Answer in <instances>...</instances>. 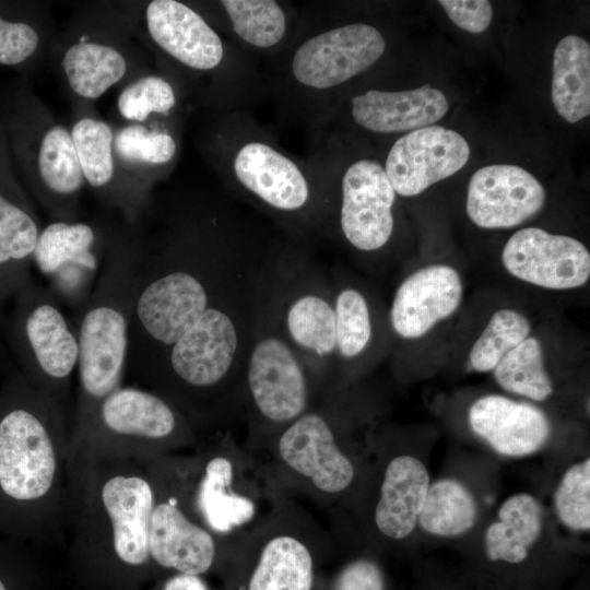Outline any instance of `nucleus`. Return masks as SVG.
Returning <instances> with one entry per match:
<instances>
[{
    "mask_svg": "<svg viewBox=\"0 0 590 590\" xmlns=\"http://www.w3.org/2000/svg\"><path fill=\"white\" fill-rule=\"evenodd\" d=\"M557 520L569 531L590 530V458L570 464L553 494Z\"/></svg>",
    "mask_w": 590,
    "mask_h": 590,
    "instance_id": "nucleus-38",
    "label": "nucleus"
},
{
    "mask_svg": "<svg viewBox=\"0 0 590 590\" xmlns=\"http://www.w3.org/2000/svg\"><path fill=\"white\" fill-rule=\"evenodd\" d=\"M25 109L16 145L32 191L51 221L74 222L85 181L70 129L37 101Z\"/></svg>",
    "mask_w": 590,
    "mask_h": 590,
    "instance_id": "nucleus-18",
    "label": "nucleus"
},
{
    "mask_svg": "<svg viewBox=\"0 0 590 590\" xmlns=\"http://www.w3.org/2000/svg\"><path fill=\"white\" fill-rule=\"evenodd\" d=\"M445 94L425 84L406 91L368 88L349 99V116L376 134L413 131L434 125L448 111Z\"/></svg>",
    "mask_w": 590,
    "mask_h": 590,
    "instance_id": "nucleus-29",
    "label": "nucleus"
},
{
    "mask_svg": "<svg viewBox=\"0 0 590 590\" xmlns=\"http://www.w3.org/2000/svg\"><path fill=\"white\" fill-rule=\"evenodd\" d=\"M40 547L0 534V590H28Z\"/></svg>",
    "mask_w": 590,
    "mask_h": 590,
    "instance_id": "nucleus-40",
    "label": "nucleus"
},
{
    "mask_svg": "<svg viewBox=\"0 0 590 590\" xmlns=\"http://www.w3.org/2000/svg\"><path fill=\"white\" fill-rule=\"evenodd\" d=\"M5 333L19 371L71 426L79 362L75 326L48 290L32 280L13 298Z\"/></svg>",
    "mask_w": 590,
    "mask_h": 590,
    "instance_id": "nucleus-14",
    "label": "nucleus"
},
{
    "mask_svg": "<svg viewBox=\"0 0 590 590\" xmlns=\"http://www.w3.org/2000/svg\"><path fill=\"white\" fill-rule=\"evenodd\" d=\"M331 540L288 493L268 518L229 542L221 571L225 590H314Z\"/></svg>",
    "mask_w": 590,
    "mask_h": 590,
    "instance_id": "nucleus-12",
    "label": "nucleus"
},
{
    "mask_svg": "<svg viewBox=\"0 0 590 590\" xmlns=\"http://www.w3.org/2000/svg\"><path fill=\"white\" fill-rule=\"evenodd\" d=\"M143 235L137 225L109 227L108 241L90 299L76 316L79 362L70 432L110 392L127 373Z\"/></svg>",
    "mask_w": 590,
    "mask_h": 590,
    "instance_id": "nucleus-6",
    "label": "nucleus"
},
{
    "mask_svg": "<svg viewBox=\"0 0 590 590\" xmlns=\"http://www.w3.org/2000/svg\"><path fill=\"white\" fill-rule=\"evenodd\" d=\"M158 590H211L202 576L175 574L169 575Z\"/></svg>",
    "mask_w": 590,
    "mask_h": 590,
    "instance_id": "nucleus-44",
    "label": "nucleus"
},
{
    "mask_svg": "<svg viewBox=\"0 0 590 590\" xmlns=\"http://www.w3.org/2000/svg\"><path fill=\"white\" fill-rule=\"evenodd\" d=\"M530 332L531 323L520 311L508 308L496 310L470 351L471 367L480 373L493 370Z\"/></svg>",
    "mask_w": 590,
    "mask_h": 590,
    "instance_id": "nucleus-37",
    "label": "nucleus"
},
{
    "mask_svg": "<svg viewBox=\"0 0 590 590\" xmlns=\"http://www.w3.org/2000/svg\"><path fill=\"white\" fill-rule=\"evenodd\" d=\"M179 105V92L169 76L146 73L131 78L117 98L119 115L130 123L151 118L173 119Z\"/></svg>",
    "mask_w": 590,
    "mask_h": 590,
    "instance_id": "nucleus-36",
    "label": "nucleus"
},
{
    "mask_svg": "<svg viewBox=\"0 0 590 590\" xmlns=\"http://www.w3.org/2000/svg\"><path fill=\"white\" fill-rule=\"evenodd\" d=\"M544 526L545 512L534 495H510L485 529L484 559L472 567L510 590H556L563 575L538 551Z\"/></svg>",
    "mask_w": 590,
    "mask_h": 590,
    "instance_id": "nucleus-17",
    "label": "nucleus"
},
{
    "mask_svg": "<svg viewBox=\"0 0 590 590\" xmlns=\"http://www.w3.org/2000/svg\"><path fill=\"white\" fill-rule=\"evenodd\" d=\"M108 229L78 221H51L40 229L33 264L59 303L76 316L87 304L101 272Z\"/></svg>",
    "mask_w": 590,
    "mask_h": 590,
    "instance_id": "nucleus-20",
    "label": "nucleus"
},
{
    "mask_svg": "<svg viewBox=\"0 0 590 590\" xmlns=\"http://www.w3.org/2000/svg\"><path fill=\"white\" fill-rule=\"evenodd\" d=\"M143 19L154 48L186 85L199 87L209 109H246L266 90L250 56L193 4L153 0L146 3Z\"/></svg>",
    "mask_w": 590,
    "mask_h": 590,
    "instance_id": "nucleus-8",
    "label": "nucleus"
},
{
    "mask_svg": "<svg viewBox=\"0 0 590 590\" xmlns=\"http://www.w3.org/2000/svg\"><path fill=\"white\" fill-rule=\"evenodd\" d=\"M462 295V280L455 268H421L406 276L394 293L389 311L391 330L404 340L421 338L458 309Z\"/></svg>",
    "mask_w": 590,
    "mask_h": 590,
    "instance_id": "nucleus-25",
    "label": "nucleus"
},
{
    "mask_svg": "<svg viewBox=\"0 0 590 590\" xmlns=\"http://www.w3.org/2000/svg\"><path fill=\"white\" fill-rule=\"evenodd\" d=\"M468 421L472 432L504 457L533 455L548 441L552 433L550 420L541 409L500 394L475 400Z\"/></svg>",
    "mask_w": 590,
    "mask_h": 590,
    "instance_id": "nucleus-27",
    "label": "nucleus"
},
{
    "mask_svg": "<svg viewBox=\"0 0 590 590\" xmlns=\"http://www.w3.org/2000/svg\"><path fill=\"white\" fill-rule=\"evenodd\" d=\"M314 590H390L388 575L371 554H361L345 560L322 583L317 580Z\"/></svg>",
    "mask_w": 590,
    "mask_h": 590,
    "instance_id": "nucleus-39",
    "label": "nucleus"
},
{
    "mask_svg": "<svg viewBox=\"0 0 590 590\" xmlns=\"http://www.w3.org/2000/svg\"><path fill=\"white\" fill-rule=\"evenodd\" d=\"M40 229L26 194L0 172V316L7 302L33 280L31 266Z\"/></svg>",
    "mask_w": 590,
    "mask_h": 590,
    "instance_id": "nucleus-30",
    "label": "nucleus"
},
{
    "mask_svg": "<svg viewBox=\"0 0 590 590\" xmlns=\"http://www.w3.org/2000/svg\"><path fill=\"white\" fill-rule=\"evenodd\" d=\"M493 371L497 384L507 392L538 402L545 401L553 393L542 344L534 337H528L508 352Z\"/></svg>",
    "mask_w": 590,
    "mask_h": 590,
    "instance_id": "nucleus-35",
    "label": "nucleus"
},
{
    "mask_svg": "<svg viewBox=\"0 0 590 590\" xmlns=\"http://www.w3.org/2000/svg\"><path fill=\"white\" fill-rule=\"evenodd\" d=\"M177 461L193 518L223 542L255 529L287 494L231 429L203 436L191 453L178 452Z\"/></svg>",
    "mask_w": 590,
    "mask_h": 590,
    "instance_id": "nucleus-7",
    "label": "nucleus"
},
{
    "mask_svg": "<svg viewBox=\"0 0 590 590\" xmlns=\"http://www.w3.org/2000/svg\"><path fill=\"white\" fill-rule=\"evenodd\" d=\"M386 47L381 31L369 23L327 25L317 10L302 14L280 55V80L273 90L312 123L327 97L376 64Z\"/></svg>",
    "mask_w": 590,
    "mask_h": 590,
    "instance_id": "nucleus-10",
    "label": "nucleus"
},
{
    "mask_svg": "<svg viewBox=\"0 0 590 590\" xmlns=\"http://www.w3.org/2000/svg\"><path fill=\"white\" fill-rule=\"evenodd\" d=\"M174 120L128 123L114 134L117 163L134 190L152 203V188L169 173L178 156L179 143Z\"/></svg>",
    "mask_w": 590,
    "mask_h": 590,
    "instance_id": "nucleus-31",
    "label": "nucleus"
},
{
    "mask_svg": "<svg viewBox=\"0 0 590 590\" xmlns=\"http://www.w3.org/2000/svg\"><path fill=\"white\" fill-rule=\"evenodd\" d=\"M542 184L527 169L494 164L477 169L467 194V214L479 227L510 228L538 214L545 203Z\"/></svg>",
    "mask_w": 590,
    "mask_h": 590,
    "instance_id": "nucleus-23",
    "label": "nucleus"
},
{
    "mask_svg": "<svg viewBox=\"0 0 590 590\" xmlns=\"http://www.w3.org/2000/svg\"><path fill=\"white\" fill-rule=\"evenodd\" d=\"M415 590H510L487 574L472 566L455 571L425 574Z\"/></svg>",
    "mask_w": 590,
    "mask_h": 590,
    "instance_id": "nucleus-42",
    "label": "nucleus"
},
{
    "mask_svg": "<svg viewBox=\"0 0 590 590\" xmlns=\"http://www.w3.org/2000/svg\"><path fill=\"white\" fill-rule=\"evenodd\" d=\"M152 505L144 461H69L66 544L73 560L99 570L153 568Z\"/></svg>",
    "mask_w": 590,
    "mask_h": 590,
    "instance_id": "nucleus-4",
    "label": "nucleus"
},
{
    "mask_svg": "<svg viewBox=\"0 0 590 590\" xmlns=\"http://www.w3.org/2000/svg\"><path fill=\"white\" fill-rule=\"evenodd\" d=\"M177 453L144 461L153 484L151 560L153 568L170 575L203 577L221 569L229 543L219 540L193 518L186 502Z\"/></svg>",
    "mask_w": 590,
    "mask_h": 590,
    "instance_id": "nucleus-15",
    "label": "nucleus"
},
{
    "mask_svg": "<svg viewBox=\"0 0 590 590\" xmlns=\"http://www.w3.org/2000/svg\"><path fill=\"white\" fill-rule=\"evenodd\" d=\"M283 330L306 363L318 398L329 388L335 349L330 272L314 247L276 232L264 261Z\"/></svg>",
    "mask_w": 590,
    "mask_h": 590,
    "instance_id": "nucleus-13",
    "label": "nucleus"
},
{
    "mask_svg": "<svg viewBox=\"0 0 590 590\" xmlns=\"http://www.w3.org/2000/svg\"><path fill=\"white\" fill-rule=\"evenodd\" d=\"M479 506L470 488L451 477L430 483L417 527L437 538H458L476 523Z\"/></svg>",
    "mask_w": 590,
    "mask_h": 590,
    "instance_id": "nucleus-34",
    "label": "nucleus"
},
{
    "mask_svg": "<svg viewBox=\"0 0 590 590\" xmlns=\"http://www.w3.org/2000/svg\"><path fill=\"white\" fill-rule=\"evenodd\" d=\"M502 261L516 279L547 290L577 288L590 276V253L581 241L538 227L512 234Z\"/></svg>",
    "mask_w": 590,
    "mask_h": 590,
    "instance_id": "nucleus-21",
    "label": "nucleus"
},
{
    "mask_svg": "<svg viewBox=\"0 0 590 590\" xmlns=\"http://www.w3.org/2000/svg\"><path fill=\"white\" fill-rule=\"evenodd\" d=\"M330 274L334 295L335 349L326 392L347 389L378 341L376 310L368 294L350 281L339 267L331 268Z\"/></svg>",
    "mask_w": 590,
    "mask_h": 590,
    "instance_id": "nucleus-26",
    "label": "nucleus"
},
{
    "mask_svg": "<svg viewBox=\"0 0 590 590\" xmlns=\"http://www.w3.org/2000/svg\"><path fill=\"white\" fill-rule=\"evenodd\" d=\"M200 146L223 190L295 241H323L327 199L310 161L291 155L246 109L211 110Z\"/></svg>",
    "mask_w": 590,
    "mask_h": 590,
    "instance_id": "nucleus-3",
    "label": "nucleus"
},
{
    "mask_svg": "<svg viewBox=\"0 0 590 590\" xmlns=\"http://www.w3.org/2000/svg\"><path fill=\"white\" fill-rule=\"evenodd\" d=\"M448 17L461 30L479 34L491 24L493 10L486 0H440Z\"/></svg>",
    "mask_w": 590,
    "mask_h": 590,
    "instance_id": "nucleus-43",
    "label": "nucleus"
},
{
    "mask_svg": "<svg viewBox=\"0 0 590 590\" xmlns=\"http://www.w3.org/2000/svg\"><path fill=\"white\" fill-rule=\"evenodd\" d=\"M84 181L122 220L137 225L151 205L134 190L120 169L114 152L113 127L101 118L81 116L70 128Z\"/></svg>",
    "mask_w": 590,
    "mask_h": 590,
    "instance_id": "nucleus-24",
    "label": "nucleus"
},
{
    "mask_svg": "<svg viewBox=\"0 0 590 590\" xmlns=\"http://www.w3.org/2000/svg\"><path fill=\"white\" fill-rule=\"evenodd\" d=\"M275 234L223 190L177 202L143 236L127 373L200 436L244 416L258 286Z\"/></svg>",
    "mask_w": 590,
    "mask_h": 590,
    "instance_id": "nucleus-1",
    "label": "nucleus"
},
{
    "mask_svg": "<svg viewBox=\"0 0 590 590\" xmlns=\"http://www.w3.org/2000/svg\"><path fill=\"white\" fill-rule=\"evenodd\" d=\"M552 103L570 123L590 114V45L577 35L562 38L553 54Z\"/></svg>",
    "mask_w": 590,
    "mask_h": 590,
    "instance_id": "nucleus-33",
    "label": "nucleus"
},
{
    "mask_svg": "<svg viewBox=\"0 0 590 590\" xmlns=\"http://www.w3.org/2000/svg\"><path fill=\"white\" fill-rule=\"evenodd\" d=\"M40 45L42 34L32 23L0 16L1 64H22L38 52Z\"/></svg>",
    "mask_w": 590,
    "mask_h": 590,
    "instance_id": "nucleus-41",
    "label": "nucleus"
},
{
    "mask_svg": "<svg viewBox=\"0 0 590 590\" xmlns=\"http://www.w3.org/2000/svg\"><path fill=\"white\" fill-rule=\"evenodd\" d=\"M310 162L327 197L324 237L337 233L350 249L364 255L385 249L394 231L397 194L384 166L358 158L335 176L316 154Z\"/></svg>",
    "mask_w": 590,
    "mask_h": 590,
    "instance_id": "nucleus-16",
    "label": "nucleus"
},
{
    "mask_svg": "<svg viewBox=\"0 0 590 590\" xmlns=\"http://www.w3.org/2000/svg\"><path fill=\"white\" fill-rule=\"evenodd\" d=\"M469 157V143L460 133L428 126L396 140L382 166L396 194L408 198L452 176Z\"/></svg>",
    "mask_w": 590,
    "mask_h": 590,
    "instance_id": "nucleus-22",
    "label": "nucleus"
},
{
    "mask_svg": "<svg viewBox=\"0 0 590 590\" xmlns=\"http://www.w3.org/2000/svg\"><path fill=\"white\" fill-rule=\"evenodd\" d=\"M371 464L369 481L357 509L366 520L369 534L379 544L391 545L408 540L416 530L430 477L426 465L416 456L380 446Z\"/></svg>",
    "mask_w": 590,
    "mask_h": 590,
    "instance_id": "nucleus-19",
    "label": "nucleus"
},
{
    "mask_svg": "<svg viewBox=\"0 0 590 590\" xmlns=\"http://www.w3.org/2000/svg\"><path fill=\"white\" fill-rule=\"evenodd\" d=\"M317 399L311 374L283 330L263 263L244 376V446L259 453Z\"/></svg>",
    "mask_w": 590,
    "mask_h": 590,
    "instance_id": "nucleus-9",
    "label": "nucleus"
},
{
    "mask_svg": "<svg viewBox=\"0 0 590 590\" xmlns=\"http://www.w3.org/2000/svg\"><path fill=\"white\" fill-rule=\"evenodd\" d=\"M118 39L101 32H83L64 47L60 67L79 99L95 101L127 79L130 62Z\"/></svg>",
    "mask_w": 590,
    "mask_h": 590,
    "instance_id": "nucleus-32",
    "label": "nucleus"
},
{
    "mask_svg": "<svg viewBox=\"0 0 590 590\" xmlns=\"http://www.w3.org/2000/svg\"><path fill=\"white\" fill-rule=\"evenodd\" d=\"M70 424L19 371L0 386V534L66 545Z\"/></svg>",
    "mask_w": 590,
    "mask_h": 590,
    "instance_id": "nucleus-2",
    "label": "nucleus"
},
{
    "mask_svg": "<svg viewBox=\"0 0 590 590\" xmlns=\"http://www.w3.org/2000/svg\"><path fill=\"white\" fill-rule=\"evenodd\" d=\"M201 438L167 399L137 385H122L71 429L68 462L145 461L193 449Z\"/></svg>",
    "mask_w": 590,
    "mask_h": 590,
    "instance_id": "nucleus-11",
    "label": "nucleus"
},
{
    "mask_svg": "<svg viewBox=\"0 0 590 590\" xmlns=\"http://www.w3.org/2000/svg\"><path fill=\"white\" fill-rule=\"evenodd\" d=\"M206 5L211 11L200 12L250 57H280L298 21L290 5L276 0H221Z\"/></svg>",
    "mask_w": 590,
    "mask_h": 590,
    "instance_id": "nucleus-28",
    "label": "nucleus"
},
{
    "mask_svg": "<svg viewBox=\"0 0 590 590\" xmlns=\"http://www.w3.org/2000/svg\"><path fill=\"white\" fill-rule=\"evenodd\" d=\"M349 390L319 397L256 453L285 492L332 515L340 509L357 511L371 471L354 439L359 414Z\"/></svg>",
    "mask_w": 590,
    "mask_h": 590,
    "instance_id": "nucleus-5",
    "label": "nucleus"
}]
</instances>
